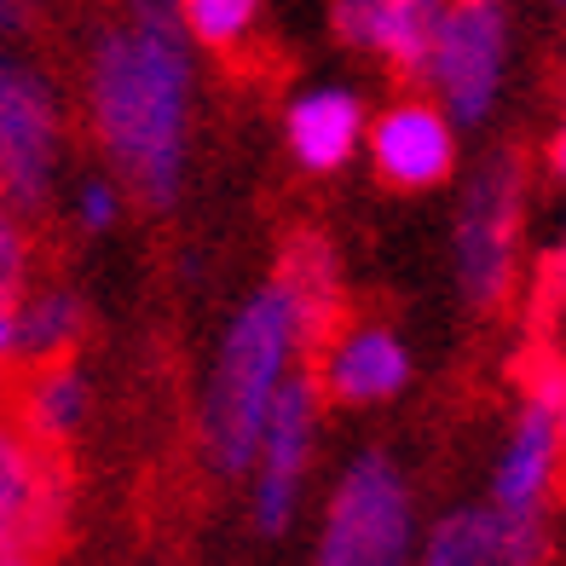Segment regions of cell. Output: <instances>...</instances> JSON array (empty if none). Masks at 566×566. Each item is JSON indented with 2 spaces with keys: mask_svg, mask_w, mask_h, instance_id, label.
Returning <instances> with one entry per match:
<instances>
[{
  "mask_svg": "<svg viewBox=\"0 0 566 566\" xmlns=\"http://www.w3.org/2000/svg\"><path fill=\"white\" fill-rule=\"evenodd\" d=\"M566 370V365H560ZM560 370H544L532 381V394L521 405V417L509 428V446L497 457L492 474V509L503 514H526V521H544V509L560 485L566 469V433H560Z\"/></svg>",
  "mask_w": 566,
  "mask_h": 566,
  "instance_id": "obj_8",
  "label": "cell"
},
{
  "mask_svg": "<svg viewBox=\"0 0 566 566\" xmlns=\"http://www.w3.org/2000/svg\"><path fill=\"white\" fill-rule=\"evenodd\" d=\"M521 197H526V179L514 157L485 163L469 186V202L457 214V283L474 306H497L514 283Z\"/></svg>",
  "mask_w": 566,
  "mask_h": 566,
  "instance_id": "obj_7",
  "label": "cell"
},
{
  "mask_svg": "<svg viewBox=\"0 0 566 566\" xmlns=\"http://www.w3.org/2000/svg\"><path fill=\"white\" fill-rule=\"evenodd\" d=\"M266 0H179V23L202 53H243L261 30Z\"/></svg>",
  "mask_w": 566,
  "mask_h": 566,
  "instance_id": "obj_17",
  "label": "cell"
},
{
  "mask_svg": "<svg viewBox=\"0 0 566 566\" xmlns=\"http://www.w3.org/2000/svg\"><path fill=\"white\" fill-rule=\"evenodd\" d=\"M122 214V191L105 186V179H87L82 191H75V220H82V231H111Z\"/></svg>",
  "mask_w": 566,
  "mask_h": 566,
  "instance_id": "obj_19",
  "label": "cell"
},
{
  "mask_svg": "<svg viewBox=\"0 0 566 566\" xmlns=\"http://www.w3.org/2000/svg\"><path fill=\"white\" fill-rule=\"evenodd\" d=\"M503 75H509V0H446L422 87L440 98L457 127H480L503 93Z\"/></svg>",
  "mask_w": 566,
  "mask_h": 566,
  "instance_id": "obj_4",
  "label": "cell"
},
{
  "mask_svg": "<svg viewBox=\"0 0 566 566\" xmlns=\"http://www.w3.org/2000/svg\"><path fill=\"white\" fill-rule=\"evenodd\" d=\"M179 18L122 12L93 41L87 64V105L98 145L111 150L116 174L134 186L139 202L168 209L186 179L191 150V98H197V59Z\"/></svg>",
  "mask_w": 566,
  "mask_h": 566,
  "instance_id": "obj_2",
  "label": "cell"
},
{
  "mask_svg": "<svg viewBox=\"0 0 566 566\" xmlns=\"http://www.w3.org/2000/svg\"><path fill=\"white\" fill-rule=\"evenodd\" d=\"M440 18H446V0H336L329 7V30H336L342 46L381 59L394 75L422 87Z\"/></svg>",
  "mask_w": 566,
  "mask_h": 566,
  "instance_id": "obj_11",
  "label": "cell"
},
{
  "mask_svg": "<svg viewBox=\"0 0 566 566\" xmlns=\"http://www.w3.org/2000/svg\"><path fill=\"white\" fill-rule=\"evenodd\" d=\"M329 301H336V266L313 238H301L283 254V272L261 283L226 324L209 394H202V451L214 474H254L266 422L301 370L306 342L329 324Z\"/></svg>",
  "mask_w": 566,
  "mask_h": 566,
  "instance_id": "obj_1",
  "label": "cell"
},
{
  "mask_svg": "<svg viewBox=\"0 0 566 566\" xmlns=\"http://www.w3.org/2000/svg\"><path fill=\"white\" fill-rule=\"evenodd\" d=\"M549 168H555V179L566 186V116H560V127H555V139H549Z\"/></svg>",
  "mask_w": 566,
  "mask_h": 566,
  "instance_id": "obj_22",
  "label": "cell"
},
{
  "mask_svg": "<svg viewBox=\"0 0 566 566\" xmlns=\"http://www.w3.org/2000/svg\"><path fill=\"white\" fill-rule=\"evenodd\" d=\"M30 7H35V0H0V35H12L18 23L30 18Z\"/></svg>",
  "mask_w": 566,
  "mask_h": 566,
  "instance_id": "obj_21",
  "label": "cell"
},
{
  "mask_svg": "<svg viewBox=\"0 0 566 566\" xmlns=\"http://www.w3.org/2000/svg\"><path fill=\"white\" fill-rule=\"evenodd\" d=\"M18 365H46V358H70L82 342V301L70 290H30L18 306Z\"/></svg>",
  "mask_w": 566,
  "mask_h": 566,
  "instance_id": "obj_16",
  "label": "cell"
},
{
  "mask_svg": "<svg viewBox=\"0 0 566 566\" xmlns=\"http://www.w3.org/2000/svg\"><path fill=\"white\" fill-rule=\"evenodd\" d=\"M313 566H417V503L388 451H358L347 462Z\"/></svg>",
  "mask_w": 566,
  "mask_h": 566,
  "instance_id": "obj_3",
  "label": "cell"
},
{
  "mask_svg": "<svg viewBox=\"0 0 566 566\" xmlns=\"http://www.w3.org/2000/svg\"><path fill=\"white\" fill-rule=\"evenodd\" d=\"M59 174V93L12 53H0V202L41 209Z\"/></svg>",
  "mask_w": 566,
  "mask_h": 566,
  "instance_id": "obj_5",
  "label": "cell"
},
{
  "mask_svg": "<svg viewBox=\"0 0 566 566\" xmlns=\"http://www.w3.org/2000/svg\"><path fill=\"white\" fill-rule=\"evenodd\" d=\"M318 376L295 370V381L283 388L272 422H266V440H261V457H254V526L266 537H277L283 526L295 521L301 509V492H306V469H313V440H318Z\"/></svg>",
  "mask_w": 566,
  "mask_h": 566,
  "instance_id": "obj_9",
  "label": "cell"
},
{
  "mask_svg": "<svg viewBox=\"0 0 566 566\" xmlns=\"http://www.w3.org/2000/svg\"><path fill=\"white\" fill-rule=\"evenodd\" d=\"M365 157L381 186L394 191H433L457 168V122L433 93H410L381 116H370Z\"/></svg>",
  "mask_w": 566,
  "mask_h": 566,
  "instance_id": "obj_10",
  "label": "cell"
},
{
  "mask_svg": "<svg viewBox=\"0 0 566 566\" xmlns=\"http://www.w3.org/2000/svg\"><path fill=\"white\" fill-rule=\"evenodd\" d=\"M12 358H18V318L0 313V370H7Z\"/></svg>",
  "mask_w": 566,
  "mask_h": 566,
  "instance_id": "obj_20",
  "label": "cell"
},
{
  "mask_svg": "<svg viewBox=\"0 0 566 566\" xmlns=\"http://www.w3.org/2000/svg\"><path fill=\"white\" fill-rule=\"evenodd\" d=\"M560 301H566V261H560Z\"/></svg>",
  "mask_w": 566,
  "mask_h": 566,
  "instance_id": "obj_25",
  "label": "cell"
},
{
  "mask_svg": "<svg viewBox=\"0 0 566 566\" xmlns=\"http://www.w3.org/2000/svg\"><path fill=\"white\" fill-rule=\"evenodd\" d=\"M64 521V462L59 446L35 440L12 399H0V555L41 560Z\"/></svg>",
  "mask_w": 566,
  "mask_h": 566,
  "instance_id": "obj_6",
  "label": "cell"
},
{
  "mask_svg": "<svg viewBox=\"0 0 566 566\" xmlns=\"http://www.w3.org/2000/svg\"><path fill=\"white\" fill-rule=\"evenodd\" d=\"M23 295H30V238L12 202H0V313H12Z\"/></svg>",
  "mask_w": 566,
  "mask_h": 566,
  "instance_id": "obj_18",
  "label": "cell"
},
{
  "mask_svg": "<svg viewBox=\"0 0 566 566\" xmlns=\"http://www.w3.org/2000/svg\"><path fill=\"white\" fill-rule=\"evenodd\" d=\"M560 433H566V370H560Z\"/></svg>",
  "mask_w": 566,
  "mask_h": 566,
  "instance_id": "obj_23",
  "label": "cell"
},
{
  "mask_svg": "<svg viewBox=\"0 0 566 566\" xmlns=\"http://www.w3.org/2000/svg\"><path fill=\"white\" fill-rule=\"evenodd\" d=\"M544 544H549L544 521L480 503V509H451L446 521H433V532L417 549V566H537Z\"/></svg>",
  "mask_w": 566,
  "mask_h": 566,
  "instance_id": "obj_12",
  "label": "cell"
},
{
  "mask_svg": "<svg viewBox=\"0 0 566 566\" xmlns=\"http://www.w3.org/2000/svg\"><path fill=\"white\" fill-rule=\"evenodd\" d=\"M0 566H35V560H23V555H0Z\"/></svg>",
  "mask_w": 566,
  "mask_h": 566,
  "instance_id": "obj_24",
  "label": "cell"
},
{
  "mask_svg": "<svg viewBox=\"0 0 566 566\" xmlns=\"http://www.w3.org/2000/svg\"><path fill=\"white\" fill-rule=\"evenodd\" d=\"M12 410L23 417V428L46 446H64L87 417V381L70 358H46V365H23V381L12 394Z\"/></svg>",
  "mask_w": 566,
  "mask_h": 566,
  "instance_id": "obj_15",
  "label": "cell"
},
{
  "mask_svg": "<svg viewBox=\"0 0 566 566\" xmlns=\"http://www.w3.org/2000/svg\"><path fill=\"white\" fill-rule=\"evenodd\" d=\"M318 388H324V399L353 405V410L388 405L410 388V353L388 324H353L336 336V347L324 353Z\"/></svg>",
  "mask_w": 566,
  "mask_h": 566,
  "instance_id": "obj_14",
  "label": "cell"
},
{
  "mask_svg": "<svg viewBox=\"0 0 566 566\" xmlns=\"http://www.w3.org/2000/svg\"><path fill=\"white\" fill-rule=\"evenodd\" d=\"M370 139V111L353 87H306L283 111V145L306 174H342Z\"/></svg>",
  "mask_w": 566,
  "mask_h": 566,
  "instance_id": "obj_13",
  "label": "cell"
}]
</instances>
